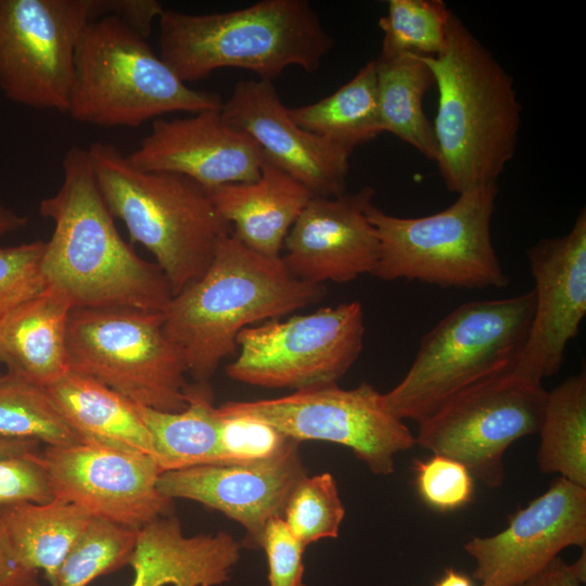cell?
I'll use <instances>...</instances> for the list:
<instances>
[{
    "label": "cell",
    "mask_w": 586,
    "mask_h": 586,
    "mask_svg": "<svg viewBox=\"0 0 586 586\" xmlns=\"http://www.w3.org/2000/svg\"><path fill=\"white\" fill-rule=\"evenodd\" d=\"M59 191L39 204L53 224L41 272L46 286L73 308L132 307L163 313L173 298L156 263L141 258L118 232L99 188L88 149L72 146L62 161Z\"/></svg>",
    "instance_id": "cell-1"
},
{
    "label": "cell",
    "mask_w": 586,
    "mask_h": 586,
    "mask_svg": "<svg viewBox=\"0 0 586 586\" xmlns=\"http://www.w3.org/2000/svg\"><path fill=\"white\" fill-rule=\"evenodd\" d=\"M422 59L438 93L434 162L446 188L459 194L497 184L521 128L513 78L455 14L443 49Z\"/></svg>",
    "instance_id": "cell-2"
},
{
    "label": "cell",
    "mask_w": 586,
    "mask_h": 586,
    "mask_svg": "<svg viewBox=\"0 0 586 586\" xmlns=\"http://www.w3.org/2000/svg\"><path fill=\"white\" fill-rule=\"evenodd\" d=\"M323 284L294 277L281 256L260 255L228 234L206 271L173 296L164 331L194 382H209L221 360L238 352L239 333L318 302Z\"/></svg>",
    "instance_id": "cell-3"
},
{
    "label": "cell",
    "mask_w": 586,
    "mask_h": 586,
    "mask_svg": "<svg viewBox=\"0 0 586 586\" xmlns=\"http://www.w3.org/2000/svg\"><path fill=\"white\" fill-rule=\"evenodd\" d=\"M157 21L160 56L187 85L226 67L270 81L291 66L313 73L334 46L306 0L202 14L164 10Z\"/></svg>",
    "instance_id": "cell-4"
},
{
    "label": "cell",
    "mask_w": 586,
    "mask_h": 586,
    "mask_svg": "<svg viewBox=\"0 0 586 586\" xmlns=\"http://www.w3.org/2000/svg\"><path fill=\"white\" fill-rule=\"evenodd\" d=\"M88 151L111 214L124 222L132 243L155 257L177 295L206 271L230 225L194 180L141 170L112 143L93 142Z\"/></svg>",
    "instance_id": "cell-5"
},
{
    "label": "cell",
    "mask_w": 586,
    "mask_h": 586,
    "mask_svg": "<svg viewBox=\"0 0 586 586\" xmlns=\"http://www.w3.org/2000/svg\"><path fill=\"white\" fill-rule=\"evenodd\" d=\"M534 309L533 289L455 308L424 334L400 382L382 394L386 410L403 421L420 423L466 387L511 371Z\"/></svg>",
    "instance_id": "cell-6"
},
{
    "label": "cell",
    "mask_w": 586,
    "mask_h": 586,
    "mask_svg": "<svg viewBox=\"0 0 586 586\" xmlns=\"http://www.w3.org/2000/svg\"><path fill=\"white\" fill-rule=\"evenodd\" d=\"M217 93L180 80L146 39L115 15L91 21L75 52L68 113L101 127H139L174 112L220 110Z\"/></svg>",
    "instance_id": "cell-7"
},
{
    "label": "cell",
    "mask_w": 586,
    "mask_h": 586,
    "mask_svg": "<svg viewBox=\"0 0 586 586\" xmlns=\"http://www.w3.org/2000/svg\"><path fill=\"white\" fill-rule=\"evenodd\" d=\"M497 184L466 190L447 208L406 218L374 206L368 212L380 254L372 276L441 288H504L509 278L491 237Z\"/></svg>",
    "instance_id": "cell-8"
},
{
    "label": "cell",
    "mask_w": 586,
    "mask_h": 586,
    "mask_svg": "<svg viewBox=\"0 0 586 586\" xmlns=\"http://www.w3.org/2000/svg\"><path fill=\"white\" fill-rule=\"evenodd\" d=\"M163 323L161 311L73 308L66 336L69 370L103 383L136 405L181 411L187 406V367Z\"/></svg>",
    "instance_id": "cell-9"
},
{
    "label": "cell",
    "mask_w": 586,
    "mask_h": 586,
    "mask_svg": "<svg viewBox=\"0 0 586 586\" xmlns=\"http://www.w3.org/2000/svg\"><path fill=\"white\" fill-rule=\"evenodd\" d=\"M364 336V309L357 301L285 320L270 319L239 333V354L226 373L268 388L333 384L357 360Z\"/></svg>",
    "instance_id": "cell-10"
},
{
    "label": "cell",
    "mask_w": 586,
    "mask_h": 586,
    "mask_svg": "<svg viewBox=\"0 0 586 586\" xmlns=\"http://www.w3.org/2000/svg\"><path fill=\"white\" fill-rule=\"evenodd\" d=\"M217 410L222 416L258 419L297 443L345 446L378 475L392 474L395 456L416 445L404 421L384 407L382 394L365 382L353 388L333 383L278 398L227 402Z\"/></svg>",
    "instance_id": "cell-11"
},
{
    "label": "cell",
    "mask_w": 586,
    "mask_h": 586,
    "mask_svg": "<svg viewBox=\"0 0 586 586\" xmlns=\"http://www.w3.org/2000/svg\"><path fill=\"white\" fill-rule=\"evenodd\" d=\"M547 391L510 371L460 391L419 423L416 444L463 463L472 476L504 484V456L519 438L538 433Z\"/></svg>",
    "instance_id": "cell-12"
},
{
    "label": "cell",
    "mask_w": 586,
    "mask_h": 586,
    "mask_svg": "<svg viewBox=\"0 0 586 586\" xmlns=\"http://www.w3.org/2000/svg\"><path fill=\"white\" fill-rule=\"evenodd\" d=\"M100 0H0V89L11 101L68 112L75 52Z\"/></svg>",
    "instance_id": "cell-13"
},
{
    "label": "cell",
    "mask_w": 586,
    "mask_h": 586,
    "mask_svg": "<svg viewBox=\"0 0 586 586\" xmlns=\"http://www.w3.org/2000/svg\"><path fill=\"white\" fill-rule=\"evenodd\" d=\"M53 499L73 502L93 518L133 530L171 514L173 501L157 488L154 457L90 443L47 446L39 454Z\"/></svg>",
    "instance_id": "cell-14"
},
{
    "label": "cell",
    "mask_w": 586,
    "mask_h": 586,
    "mask_svg": "<svg viewBox=\"0 0 586 586\" xmlns=\"http://www.w3.org/2000/svg\"><path fill=\"white\" fill-rule=\"evenodd\" d=\"M572 546L586 547V487L558 476L506 528L472 537L463 549L474 560L480 586H519Z\"/></svg>",
    "instance_id": "cell-15"
},
{
    "label": "cell",
    "mask_w": 586,
    "mask_h": 586,
    "mask_svg": "<svg viewBox=\"0 0 586 586\" xmlns=\"http://www.w3.org/2000/svg\"><path fill=\"white\" fill-rule=\"evenodd\" d=\"M535 309L524 346L511 369L542 383L561 369L565 349L586 314V212L561 237L542 239L527 250Z\"/></svg>",
    "instance_id": "cell-16"
},
{
    "label": "cell",
    "mask_w": 586,
    "mask_h": 586,
    "mask_svg": "<svg viewBox=\"0 0 586 586\" xmlns=\"http://www.w3.org/2000/svg\"><path fill=\"white\" fill-rule=\"evenodd\" d=\"M298 446L293 441L263 461L165 471L157 488L171 500L188 499L224 513L243 526L246 547L260 548L267 524L282 518L290 495L307 475Z\"/></svg>",
    "instance_id": "cell-17"
},
{
    "label": "cell",
    "mask_w": 586,
    "mask_h": 586,
    "mask_svg": "<svg viewBox=\"0 0 586 586\" xmlns=\"http://www.w3.org/2000/svg\"><path fill=\"white\" fill-rule=\"evenodd\" d=\"M222 119L249 135L265 158L304 184L314 196L346 192L352 152L300 127L272 81L239 80L222 101Z\"/></svg>",
    "instance_id": "cell-18"
},
{
    "label": "cell",
    "mask_w": 586,
    "mask_h": 586,
    "mask_svg": "<svg viewBox=\"0 0 586 586\" xmlns=\"http://www.w3.org/2000/svg\"><path fill=\"white\" fill-rule=\"evenodd\" d=\"M374 194L367 186L354 193L313 196L283 242L281 258L290 272L314 284L346 283L372 275L380 254L368 216Z\"/></svg>",
    "instance_id": "cell-19"
},
{
    "label": "cell",
    "mask_w": 586,
    "mask_h": 586,
    "mask_svg": "<svg viewBox=\"0 0 586 586\" xmlns=\"http://www.w3.org/2000/svg\"><path fill=\"white\" fill-rule=\"evenodd\" d=\"M128 158L141 170L182 175L208 190L256 181L265 156L249 135L222 119L220 110H211L154 119Z\"/></svg>",
    "instance_id": "cell-20"
},
{
    "label": "cell",
    "mask_w": 586,
    "mask_h": 586,
    "mask_svg": "<svg viewBox=\"0 0 586 586\" xmlns=\"http://www.w3.org/2000/svg\"><path fill=\"white\" fill-rule=\"evenodd\" d=\"M241 544L227 532L186 536L173 514L137 531L130 586H218L230 579Z\"/></svg>",
    "instance_id": "cell-21"
},
{
    "label": "cell",
    "mask_w": 586,
    "mask_h": 586,
    "mask_svg": "<svg viewBox=\"0 0 586 586\" xmlns=\"http://www.w3.org/2000/svg\"><path fill=\"white\" fill-rule=\"evenodd\" d=\"M232 233L250 250L279 257L291 227L314 194L266 158L256 181L207 190Z\"/></svg>",
    "instance_id": "cell-22"
},
{
    "label": "cell",
    "mask_w": 586,
    "mask_h": 586,
    "mask_svg": "<svg viewBox=\"0 0 586 586\" xmlns=\"http://www.w3.org/2000/svg\"><path fill=\"white\" fill-rule=\"evenodd\" d=\"M71 303L46 286L0 319V357L7 370L48 387L68 371Z\"/></svg>",
    "instance_id": "cell-23"
},
{
    "label": "cell",
    "mask_w": 586,
    "mask_h": 586,
    "mask_svg": "<svg viewBox=\"0 0 586 586\" xmlns=\"http://www.w3.org/2000/svg\"><path fill=\"white\" fill-rule=\"evenodd\" d=\"M47 390L80 442L154 457L151 434L135 404L116 391L71 370Z\"/></svg>",
    "instance_id": "cell-24"
},
{
    "label": "cell",
    "mask_w": 586,
    "mask_h": 586,
    "mask_svg": "<svg viewBox=\"0 0 586 586\" xmlns=\"http://www.w3.org/2000/svg\"><path fill=\"white\" fill-rule=\"evenodd\" d=\"M93 517L79 506L60 500L0 506V527L20 560L42 572L54 586L60 568L85 534Z\"/></svg>",
    "instance_id": "cell-25"
},
{
    "label": "cell",
    "mask_w": 586,
    "mask_h": 586,
    "mask_svg": "<svg viewBox=\"0 0 586 586\" xmlns=\"http://www.w3.org/2000/svg\"><path fill=\"white\" fill-rule=\"evenodd\" d=\"M186 399V408L177 412L135 404L151 434L154 459L162 472L224 463L219 417L209 382L188 384Z\"/></svg>",
    "instance_id": "cell-26"
},
{
    "label": "cell",
    "mask_w": 586,
    "mask_h": 586,
    "mask_svg": "<svg viewBox=\"0 0 586 586\" xmlns=\"http://www.w3.org/2000/svg\"><path fill=\"white\" fill-rule=\"evenodd\" d=\"M374 60L382 132L394 135L434 162L433 126L423 110V98L434 80L422 55L402 52L379 54Z\"/></svg>",
    "instance_id": "cell-27"
},
{
    "label": "cell",
    "mask_w": 586,
    "mask_h": 586,
    "mask_svg": "<svg viewBox=\"0 0 586 586\" xmlns=\"http://www.w3.org/2000/svg\"><path fill=\"white\" fill-rule=\"evenodd\" d=\"M292 119L303 129L349 152L382 133L375 60L330 95L317 102L289 107Z\"/></svg>",
    "instance_id": "cell-28"
},
{
    "label": "cell",
    "mask_w": 586,
    "mask_h": 586,
    "mask_svg": "<svg viewBox=\"0 0 586 586\" xmlns=\"http://www.w3.org/2000/svg\"><path fill=\"white\" fill-rule=\"evenodd\" d=\"M537 464L544 473L586 487V374L569 377L547 391L538 431Z\"/></svg>",
    "instance_id": "cell-29"
},
{
    "label": "cell",
    "mask_w": 586,
    "mask_h": 586,
    "mask_svg": "<svg viewBox=\"0 0 586 586\" xmlns=\"http://www.w3.org/2000/svg\"><path fill=\"white\" fill-rule=\"evenodd\" d=\"M0 436L63 446L80 443L55 408L47 387L0 371Z\"/></svg>",
    "instance_id": "cell-30"
},
{
    "label": "cell",
    "mask_w": 586,
    "mask_h": 586,
    "mask_svg": "<svg viewBox=\"0 0 586 586\" xmlns=\"http://www.w3.org/2000/svg\"><path fill=\"white\" fill-rule=\"evenodd\" d=\"M453 12L442 0H390L379 20L380 54L411 52L432 56L444 47Z\"/></svg>",
    "instance_id": "cell-31"
},
{
    "label": "cell",
    "mask_w": 586,
    "mask_h": 586,
    "mask_svg": "<svg viewBox=\"0 0 586 586\" xmlns=\"http://www.w3.org/2000/svg\"><path fill=\"white\" fill-rule=\"evenodd\" d=\"M137 531L93 518L62 563L54 586H87L101 575L129 565Z\"/></svg>",
    "instance_id": "cell-32"
},
{
    "label": "cell",
    "mask_w": 586,
    "mask_h": 586,
    "mask_svg": "<svg viewBox=\"0 0 586 586\" xmlns=\"http://www.w3.org/2000/svg\"><path fill=\"white\" fill-rule=\"evenodd\" d=\"M345 508L331 473L305 476L293 489L282 520L305 547L323 538H336Z\"/></svg>",
    "instance_id": "cell-33"
},
{
    "label": "cell",
    "mask_w": 586,
    "mask_h": 586,
    "mask_svg": "<svg viewBox=\"0 0 586 586\" xmlns=\"http://www.w3.org/2000/svg\"><path fill=\"white\" fill-rule=\"evenodd\" d=\"M219 417V442L224 463L270 459L292 442L271 425L247 416Z\"/></svg>",
    "instance_id": "cell-34"
},
{
    "label": "cell",
    "mask_w": 586,
    "mask_h": 586,
    "mask_svg": "<svg viewBox=\"0 0 586 586\" xmlns=\"http://www.w3.org/2000/svg\"><path fill=\"white\" fill-rule=\"evenodd\" d=\"M44 246L41 240L0 246V319L46 288L41 272Z\"/></svg>",
    "instance_id": "cell-35"
},
{
    "label": "cell",
    "mask_w": 586,
    "mask_h": 586,
    "mask_svg": "<svg viewBox=\"0 0 586 586\" xmlns=\"http://www.w3.org/2000/svg\"><path fill=\"white\" fill-rule=\"evenodd\" d=\"M413 469L419 495L432 508L454 510L471 500L473 476L458 460L433 454L428 460H416Z\"/></svg>",
    "instance_id": "cell-36"
},
{
    "label": "cell",
    "mask_w": 586,
    "mask_h": 586,
    "mask_svg": "<svg viewBox=\"0 0 586 586\" xmlns=\"http://www.w3.org/2000/svg\"><path fill=\"white\" fill-rule=\"evenodd\" d=\"M260 548L267 558L269 586H306L303 582L305 546L292 535L282 518L267 524Z\"/></svg>",
    "instance_id": "cell-37"
},
{
    "label": "cell",
    "mask_w": 586,
    "mask_h": 586,
    "mask_svg": "<svg viewBox=\"0 0 586 586\" xmlns=\"http://www.w3.org/2000/svg\"><path fill=\"white\" fill-rule=\"evenodd\" d=\"M39 454L0 459V506L25 501L43 504L53 499Z\"/></svg>",
    "instance_id": "cell-38"
},
{
    "label": "cell",
    "mask_w": 586,
    "mask_h": 586,
    "mask_svg": "<svg viewBox=\"0 0 586 586\" xmlns=\"http://www.w3.org/2000/svg\"><path fill=\"white\" fill-rule=\"evenodd\" d=\"M103 16L115 15L148 39L154 20H158L164 8L155 0H102Z\"/></svg>",
    "instance_id": "cell-39"
},
{
    "label": "cell",
    "mask_w": 586,
    "mask_h": 586,
    "mask_svg": "<svg viewBox=\"0 0 586 586\" xmlns=\"http://www.w3.org/2000/svg\"><path fill=\"white\" fill-rule=\"evenodd\" d=\"M0 586H42L39 572L27 568L17 557L0 527Z\"/></svg>",
    "instance_id": "cell-40"
},
{
    "label": "cell",
    "mask_w": 586,
    "mask_h": 586,
    "mask_svg": "<svg viewBox=\"0 0 586 586\" xmlns=\"http://www.w3.org/2000/svg\"><path fill=\"white\" fill-rule=\"evenodd\" d=\"M584 584L571 563L558 557L540 574L519 586H583Z\"/></svg>",
    "instance_id": "cell-41"
},
{
    "label": "cell",
    "mask_w": 586,
    "mask_h": 586,
    "mask_svg": "<svg viewBox=\"0 0 586 586\" xmlns=\"http://www.w3.org/2000/svg\"><path fill=\"white\" fill-rule=\"evenodd\" d=\"M38 444L34 441L0 436V459L25 457L40 453L38 451Z\"/></svg>",
    "instance_id": "cell-42"
},
{
    "label": "cell",
    "mask_w": 586,
    "mask_h": 586,
    "mask_svg": "<svg viewBox=\"0 0 586 586\" xmlns=\"http://www.w3.org/2000/svg\"><path fill=\"white\" fill-rule=\"evenodd\" d=\"M27 218L15 212L0 206V235L18 230L26 226Z\"/></svg>",
    "instance_id": "cell-43"
},
{
    "label": "cell",
    "mask_w": 586,
    "mask_h": 586,
    "mask_svg": "<svg viewBox=\"0 0 586 586\" xmlns=\"http://www.w3.org/2000/svg\"><path fill=\"white\" fill-rule=\"evenodd\" d=\"M435 586H472V583L466 575L450 568L445 572L443 577L435 583Z\"/></svg>",
    "instance_id": "cell-44"
},
{
    "label": "cell",
    "mask_w": 586,
    "mask_h": 586,
    "mask_svg": "<svg viewBox=\"0 0 586 586\" xmlns=\"http://www.w3.org/2000/svg\"><path fill=\"white\" fill-rule=\"evenodd\" d=\"M0 364H2V359H1V357H0Z\"/></svg>",
    "instance_id": "cell-45"
}]
</instances>
